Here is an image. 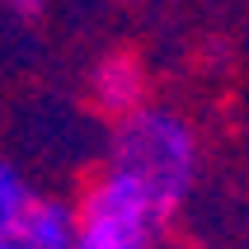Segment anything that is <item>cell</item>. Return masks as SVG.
Here are the masks:
<instances>
[{
    "label": "cell",
    "mask_w": 249,
    "mask_h": 249,
    "mask_svg": "<svg viewBox=\"0 0 249 249\" xmlns=\"http://www.w3.org/2000/svg\"><path fill=\"white\" fill-rule=\"evenodd\" d=\"M89 99L104 118H127L132 108H141L151 99V80L137 52H104L89 71Z\"/></svg>",
    "instance_id": "3"
},
{
    "label": "cell",
    "mask_w": 249,
    "mask_h": 249,
    "mask_svg": "<svg viewBox=\"0 0 249 249\" xmlns=\"http://www.w3.org/2000/svg\"><path fill=\"white\" fill-rule=\"evenodd\" d=\"M28 245L33 249H75V202L56 193L33 197V216H28Z\"/></svg>",
    "instance_id": "5"
},
{
    "label": "cell",
    "mask_w": 249,
    "mask_h": 249,
    "mask_svg": "<svg viewBox=\"0 0 249 249\" xmlns=\"http://www.w3.org/2000/svg\"><path fill=\"white\" fill-rule=\"evenodd\" d=\"M108 165L127 169L137 183H146L155 202L174 216L188 202L197 183V165H202V146H197L193 123L169 104H141L127 118L113 123L108 137Z\"/></svg>",
    "instance_id": "1"
},
{
    "label": "cell",
    "mask_w": 249,
    "mask_h": 249,
    "mask_svg": "<svg viewBox=\"0 0 249 249\" xmlns=\"http://www.w3.org/2000/svg\"><path fill=\"white\" fill-rule=\"evenodd\" d=\"M169 221L146 183L104 165L75 197V249H160Z\"/></svg>",
    "instance_id": "2"
},
{
    "label": "cell",
    "mask_w": 249,
    "mask_h": 249,
    "mask_svg": "<svg viewBox=\"0 0 249 249\" xmlns=\"http://www.w3.org/2000/svg\"><path fill=\"white\" fill-rule=\"evenodd\" d=\"M5 10L14 14V19H24V24H33V19H42V10H47V0H0Z\"/></svg>",
    "instance_id": "6"
},
{
    "label": "cell",
    "mask_w": 249,
    "mask_h": 249,
    "mask_svg": "<svg viewBox=\"0 0 249 249\" xmlns=\"http://www.w3.org/2000/svg\"><path fill=\"white\" fill-rule=\"evenodd\" d=\"M38 188L10 160H0V249H33L28 245V216H33Z\"/></svg>",
    "instance_id": "4"
}]
</instances>
